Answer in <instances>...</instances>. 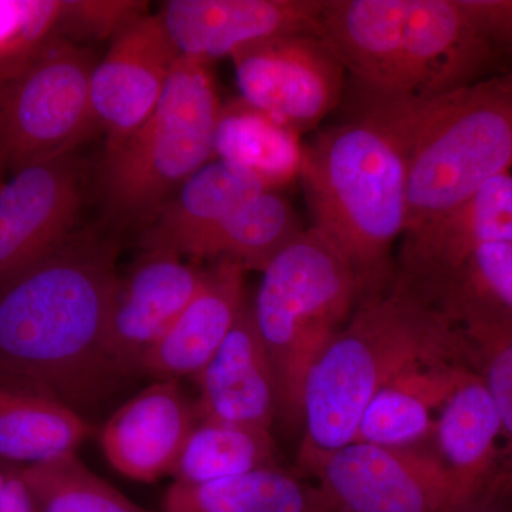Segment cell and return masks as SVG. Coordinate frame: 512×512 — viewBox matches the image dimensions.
Returning <instances> with one entry per match:
<instances>
[{"mask_svg": "<svg viewBox=\"0 0 512 512\" xmlns=\"http://www.w3.org/2000/svg\"><path fill=\"white\" fill-rule=\"evenodd\" d=\"M116 261L113 239L83 229L0 286V376L73 409L113 380L107 333Z\"/></svg>", "mask_w": 512, "mask_h": 512, "instance_id": "6da1fadb", "label": "cell"}, {"mask_svg": "<svg viewBox=\"0 0 512 512\" xmlns=\"http://www.w3.org/2000/svg\"><path fill=\"white\" fill-rule=\"evenodd\" d=\"M412 106L350 111L303 143L301 175L313 229L352 266L362 296L387 288L407 225Z\"/></svg>", "mask_w": 512, "mask_h": 512, "instance_id": "7a4b0ae2", "label": "cell"}, {"mask_svg": "<svg viewBox=\"0 0 512 512\" xmlns=\"http://www.w3.org/2000/svg\"><path fill=\"white\" fill-rule=\"evenodd\" d=\"M464 359L463 330L436 306L396 281L366 293L306 379L299 457L353 443L367 404L406 367Z\"/></svg>", "mask_w": 512, "mask_h": 512, "instance_id": "3957f363", "label": "cell"}, {"mask_svg": "<svg viewBox=\"0 0 512 512\" xmlns=\"http://www.w3.org/2000/svg\"><path fill=\"white\" fill-rule=\"evenodd\" d=\"M360 298L352 266L312 227L262 271L252 312L274 370L278 414L289 424L303 423L309 372Z\"/></svg>", "mask_w": 512, "mask_h": 512, "instance_id": "277c9868", "label": "cell"}, {"mask_svg": "<svg viewBox=\"0 0 512 512\" xmlns=\"http://www.w3.org/2000/svg\"><path fill=\"white\" fill-rule=\"evenodd\" d=\"M221 107L210 63L181 56L153 114L104 153L101 202L114 224L147 227L188 178L215 160Z\"/></svg>", "mask_w": 512, "mask_h": 512, "instance_id": "5b68a950", "label": "cell"}, {"mask_svg": "<svg viewBox=\"0 0 512 512\" xmlns=\"http://www.w3.org/2000/svg\"><path fill=\"white\" fill-rule=\"evenodd\" d=\"M512 168V70L414 110L406 232Z\"/></svg>", "mask_w": 512, "mask_h": 512, "instance_id": "8992f818", "label": "cell"}, {"mask_svg": "<svg viewBox=\"0 0 512 512\" xmlns=\"http://www.w3.org/2000/svg\"><path fill=\"white\" fill-rule=\"evenodd\" d=\"M89 50L52 36L22 70L0 82V154L10 173L72 156L96 130Z\"/></svg>", "mask_w": 512, "mask_h": 512, "instance_id": "52a82bcc", "label": "cell"}, {"mask_svg": "<svg viewBox=\"0 0 512 512\" xmlns=\"http://www.w3.org/2000/svg\"><path fill=\"white\" fill-rule=\"evenodd\" d=\"M326 512H463L473 497L440 458L353 441L298 457Z\"/></svg>", "mask_w": 512, "mask_h": 512, "instance_id": "ba28073f", "label": "cell"}, {"mask_svg": "<svg viewBox=\"0 0 512 512\" xmlns=\"http://www.w3.org/2000/svg\"><path fill=\"white\" fill-rule=\"evenodd\" d=\"M229 57L241 99L299 136L318 128L345 100V67L315 33L255 40Z\"/></svg>", "mask_w": 512, "mask_h": 512, "instance_id": "9c48e42d", "label": "cell"}, {"mask_svg": "<svg viewBox=\"0 0 512 512\" xmlns=\"http://www.w3.org/2000/svg\"><path fill=\"white\" fill-rule=\"evenodd\" d=\"M83 198V167L73 154L12 173L0 187V286L67 241Z\"/></svg>", "mask_w": 512, "mask_h": 512, "instance_id": "30bf717a", "label": "cell"}, {"mask_svg": "<svg viewBox=\"0 0 512 512\" xmlns=\"http://www.w3.org/2000/svg\"><path fill=\"white\" fill-rule=\"evenodd\" d=\"M404 13L406 0H325L319 36L348 74L349 111L407 106Z\"/></svg>", "mask_w": 512, "mask_h": 512, "instance_id": "8fae6325", "label": "cell"}, {"mask_svg": "<svg viewBox=\"0 0 512 512\" xmlns=\"http://www.w3.org/2000/svg\"><path fill=\"white\" fill-rule=\"evenodd\" d=\"M181 53L160 16L144 15L113 37L92 74V106L106 148L133 134L156 110Z\"/></svg>", "mask_w": 512, "mask_h": 512, "instance_id": "7c38bea8", "label": "cell"}, {"mask_svg": "<svg viewBox=\"0 0 512 512\" xmlns=\"http://www.w3.org/2000/svg\"><path fill=\"white\" fill-rule=\"evenodd\" d=\"M403 59L407 106L473 86L500 63L457 0H406Z\"/></svg>", "mask_w": 512, "mask_h": 512, "instance_id": "4fadbf2b", "label": "cell"}, {"mask_svg": "<svg viewBox=\"0 0 512 512\" xmlns=\"http://www.w3.org/2000/svg\"><path fill=\"white\" fill-rule=\"evenodd\" d=\"M204 271L168 252L144 251L117 281L111 302L107 353L114 375L140 369L148 350L163 338L200 288Z\"/></svg>", "mask_w": 512, "mask_h": 512, "instance_id": "5bb4252c", "label": "cell"}, {"mask_svg": "<svg viewBox=\"0 0 512 512\" xmlns=\"http://www.w3.org/2000/svg\"><path fill=\"white\" fill-rule=\"evenodd\" d=\"M325 0H170L160 18L181 56L211 63L266 37L315 33Z\"/></svg>", "mask_w": 512, "mask_h": 512, "instance_id": "9a60e30c", "label": "cell"}, {"mask_svg": "<svg viewBox=\"0 0 512 512\" xmlns=\"http://www.w3.org/2000/svg\"><path fill=\"white\" fill-rule=\"evenodd\" d=\"M512 242V173L497 175L474 194L403 235L397 284L424 298L441 279L484 245Z\"/></svg>", "mask_w": 512, "mask_h": 512, "instance_id": "2e32d148", "label": "cell"}, {"mask_svg": "<svg viewBox=\"0 0 512 512\" xmlns=\"http://www.w3.org/2000/svg\"><path fill=\"white\" fill-rule=\"evenodd\" d=\"M177 380H160L128 400L104 424L101 447L111 466L131 480L151 483L173 473L197 423Z\"/></svg>", "mask_w": 512, "mask_h": 512, "instance_id": "e0dca14e", "label": "cell"}, {"mask_svg": "<svg viewBox=\"0 0 512 512\" xmlns=\"http://www.w3.org/2000/svg\"><path fill=\"white\" fill-rule=\"evenodd\" d=\"M195 379L200 387L198 419L271 430L278 414V393L251 303Z\"/></svg>", "mask_w": 512, "mask_h": 512, "instance_id": "ac0fdd59", "label": "cell"}, {"mask_svg": "<svg viewBox=\"0 0 512 512\" xmlns=\"http://www.w3.org/2000/svg\"><path fill=\"white\" fill-rule=\"evenodd\" d=\"M245 271L231 259H217L204 271L194 298L146 356L140 369L160 380L197 376L208 365L247 305Z\"/></svg>", "mask_w": 512, "mask_h": 512, "instance_id": "d6986e66", "label": "cell"}, {"mask_svg": "<svg viewBox=\"0 0 512 512\" xmlns=\"http://www.w3.org/2000/svg\"><path fill=\"white\" fill-rule=\"evenodd\" d=\"M268 188L244 168L212 160L188 178L143 228L144 251L187 255L192 245Z\"/></svg>", "mask_w": 512, "mask_h": 512, "instance_id": "ffe728a7", "label": "cell"}, {"mask_svg": "<svg viewBox=\"0 0 512 512\" xmlns=\"http://www.w3.org/2000/svg\"><path fill=\"white\" fill-rule=\"evenodd\" d=\"M470 372L464 363L431 360L406 367L375 394L357 427L355 441L403 448L426 436L440 410Z\"/></svg>", "mask_w": 512, "mask_h": 512, "instance_id": "44dd1931", "label": "cell"}, {"mask_svg": "<svg viewBox=\"0 0 512 512\" xmlns=\"http://www.w3.org/2000/svg\"><path fill=\"white\" fill-rule=\"evenodd\" d=\"M92 427L69 404L33 384L0 376V461L22 467L76 448Z\"/></svg>", "mask_w": 512, "mask_h": 512, "instance_id": "7402d4cb", "label": "cell"}, {"mask_svg": "<svg viewBox=\"0 0 512 512\" xmlns=\"http://www.w3.org/2000/svg\"><path fill=\"white\" fill-rule=\"evenodd\" d=\"M440 460L473 495L480 493L493 467L503 433L500 414L481 377L468 372L441 406L434 424Z\"/></svg>", "mask_w": 512, "mask_h": 512, "instance_id": "603a6c76", "label": "cell"}, {"mask_svg": "<svg viewBox=\"0 0 512 512\" xmlns=\"http://www.w3.org/2000/svg\"><path fill=\"white\" fill-rule=\"evenodd\" d=\"M214 154L215 160L244 168L276 191L301 175L303 143L291 128L239 97L221 107Z\"/></svg>", "mask_w": 512, "mask_h": 512, "instance_id": "cb8c5ba5", "label": "cell"}, {"mask_svg": "<svg viewBox=\"0 0 512 512\" xmlns=\"http://www.w3.org/2000/svg\"><path fill=\"white\" fill-rule=\"evenodd\" d=\"M305 229L291 202L275 190H266L198 239L187 255L231 259L247 271L262 272Z\"/></svg>", "mask_w": 512, "mask_h": 512, "instance_id": "d4e9b609", "label": "cell"}, {"mask_svg": "<svg viewBox=\"0 0 512 512\" xmlns=\"http://www.w3.org/2000/svg\"><path fill=\"white\" fill-rule=\"evenodd\" d=\"M163 512H326L318 488L278 467L244 476L188 485L173 483Z\"/></svg>", "mask_w": 512, "mask_h": 512, "instance_id": "484cf974", "label": "cell"}, {"mask_svg": "<svg viewBox=\"0 0 512 512\" xmlns=\"http://www.w3.org/2000/svg\"><path fill=\"white\" fill-rule=\"evenodd\" d=\"M421 299L457 325L512 322V242L476 249Z\"/></svg>", "mask_w": 512, "mask_h": 512, "instance_id": "4316f807", "label": "cell"}, {"mask_svg": "<svg viewBox=\"0 0 512 512\" xmlns=\"http://www.w3.org/2000/svg\"><path fill=\"white\" fill-rule=\"evenodd\" d=\"M268 467H276L269 431L198 419L171 476L174 483L198 485Z\"/></svg>", "mask_w": 512, "mask_h": 512, "instance_id": "83f0119b", "label": "cell"}, {"mask_svg": "<svg viewBox=\"0 0 512 512\" xmlns=\"http://www.w3.org/2000/svg\"><path fill=\"white\" fill-rule=\"evenodd\" d=\"M16 481L37 512H150L97 477L76 453L22 467Z\"/></svg>", "mask_w": 512, "mask_h": 512, "instance_id": "f1b7e54d", "label": "cell"}, {"mask_svg": "<svg viewBox=\"0 0 512 512\" xmlns=\"http://www.w3.org/2000/svg\"><path fill=\"white\" fill-rule=\"evenodd\" d=\"M60 0H0V82L22 70L56 35Z\"/></svg>", "mask_w": 512, "mask_h": 512, "instance_id": "f546056e", "label": "cell"}, {"mask_svg": "<svg viewBox=\"0 0 512 512\" xmlns=\"http://www.w3.org/2000/svg\"><path fill=\"white\" fill-rule=\"evenodd\" d=\"M460 326L468 356L500 414L503 433L512 443V322H468Z\"/></svg>", "mask_w": 512, "mask_h": 512, "instance_id": "4dcf8cb0", "label": "cell"}, {"mask_svg": "<svg viewBox=\"0 0 512 512\" xmlns=\"http://www.w3.org/2000/svg\"><path fill=\"white\" fill-rule=\"evenodd\" d=\"M146 10V2L134 0H60L56 36L73 43L116 37Z\"/></svg>", "mask_w": 512, "mask_h": 512, "instance_id": "1f68e13d", "label": "cell"}, {"mask_svg": "<svg viewBox=\"0 0 512 512\" xmlns=\"http://www.w3.org/2000/svg\"><path fill=\"white\" fill-rule=\"evenodd\" d=\"M498 62L512 57V0H457Z\"/></svg>", "mask_w": 512, "mask_h": 512, "instance_id": "d6a6232c", "label": "cell"}, {"mask_svg": "<svg viewBox=\"0 0 512 512\" xmlns=\"http://www.w3.org/2000/svg\"><path fill=\"white\" fill-rule=\"evenodd\" d=\"M8 171V168H6L5 161H3L2 154H0V187H2L3 183H5V173Z\"/></svg>", "mask_w": 512, "mask_h": 512, "instance_id": "836d02e7", "label": "cell"}, {"mask_svg": "<svg viewBox=\"0 0 512 512\" xmlns=\"http://www.w3.org/2000/svg\"><path fill=\"white\" fill-rule=\"evenodd\" d=\"M464 512V511H463Z\"/></svg>", "mask_w": 512, "mask_h": 512, "instance_id": "e575fe53", "label": "cell"}]
</instances>
